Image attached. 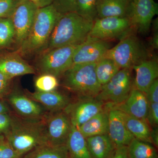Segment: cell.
I'll list each match as a JSON object with an SVG mask.
<instances>
[{
  "label": "cell",
  "mask_w": 158,
  "mask_h": 158,
  "mask_svg": "<svg viewBox=\"0 0 158 158\" xmlns=\"http://www.w3.org/2000/svg\"><path fill=\"white\" fill-rule=\"evenodd\" d=\"M11 123L5 134L6 141L21 157L37 146L47 144L44 120L21 118L11 114Z\"/></svg>",
  "instance_id": "6da1fadb"
},
{
  "label": "cell",
  "mask_w": 158,
  "mask_h": 158,
  "mask_svg": "<svg viewBox=\"0 0 158 158\" xmlns=\"http://www.w3.org/2000/svg\"><path fill=\"white\" fill-rule=\"evenodd\" d=\"M62 15L52 4L37 9L30 32L19 47L17 53L28 56L45 50L54 27Z\"/></svg>",
  "instance_id": "7a4b0ae2"
},
{
  "label": "cell",
  "mask_w": 158,
  "mask_h": 158,
  "mask_svg": "<svg viewBox=\"0 0 158 158\" xmlns=\"http://www.w3.org/2000/svg\"><path fill=\"white\" fill-rule=\"evenodd\" d=\"M93 22L75 12L62 15L54 27L45 50L81 44L89 35Z\"/></svg>",
  "instance_id": "3957f363"
},
{
  "label": "cell",
  "mask_w": 158,
  "mask_h": 158,
  "mask_svg": "<svg viewBox=\"0 0 158 158\" xmlns=\"http://www.w3.org/2000/svg\"><path fill=\"white\" fill-rule=\"evenodd\" d=\"M95 63L73 65L63 74L62 85L77 98H95L101 90L97 78Z\"/></svg>",
  "instance_id": "277c9868"
},
{
  "label": "cell",
  "mask_w": 158,
  "mask_h": 158,
  "mask_svg": "<svg viewBox=\"0 0 158 158\" xmlns=\"http://www.w3.org/2000/svg\"><path fill=\"white\" fill-rule=\"evenodd\" d=\"M104 57L113 60L121 69H132L135 65L152 57L144 43L131 32L110 49Z\"/></svg>",
  "instance_id": "5b68a950"
},
{
  "label": "cell",
  "mask_w": 158,
  "mask_h": 158,
  "mask_svg": "<svg viewBox=\"0 0 158 158\" xmlns=\"http://www.w3.org/2000/svg\"><path fill=\"white\" fill-rule=\"evenodd\" d=\"M78 45L66 46L47 50L41 53L36 63V69L41 74L61 77L73 65V57Z\"/></svg>",
  "instance_id": "8992f818"
},
{
  "label": "cell",
  "mask_w": 158,
  "mask_h": 158,
  "mask_svg": "<svg viewBox=\"0 0 158 158\" xmlns=\"http://www.w3.org/2000/svg\"><path fill=\"white\" fill-rule=\"evenodd\" d=\"M131 70L120 69L108 83L102 86L95 98L108 105L118 104L124 101L133 87Z\"/></svg>",
  "instance_id": "52a82bcc"
},
{
  "label": "cell",
  "mask_w": 158,
  "mask_h": 158,
  "mask_svg": "<svg viewBox=\"0 0 158 158\" xmlns=\"http://www.w3.org/2000/svg\"><path fill=\"white\" fill-rule=\"evenodd\" d=\"M158 5L154 0H131L127 11L133 30L147 35L154 17L158 14Z\"/></svg>",
  "instance_id": "ba28073f"
},
{
  "label": "cell",
  "mask_w": 158,
  "mask_h": 158,
  "mask_svg": "<svg viewBox=\"0 0 158 158\" xmlns=\"http://www.w3.org/2000/svg\"><path fill=\"white\" fill-rule=\"evenodd\" d=\"M133 30L127 17L97 18L94 21L89 35L110 41L118 38L120 40Z\"/></svg>",
  "instance_id": "9c48e42d"
},
{
  "label": "cell",
  "mask_w": 158,
  "mask_h": 158,
  "mask_svg": "<svg viewBox=\"0 0 158 158\" xmlns=\"http://www.w3.org/2000/svg\"><path fill=\"white\" fill-rule=\"evenodd\" d=\"M47 144L53 146L66 145L73 125L63 110L48 112L44 118Z\"/></svg>",
  "instance_id": "30bf717a"
},
{
  "label": "cell",
  "mask_w": 158,
  "mask_h": 158,
  "mask_svg": "<svg viewBox=\"0 0 158 158\" xmlns=\"http://www.w3.org/2000/svg\"><path fill=\"white\" fill-rule=\"evenodd\" d=\"M106 109V105L95 98H78L63 110L69 117L72 125L78 128Z\"/></svg>",
  "instance_id": "8fae6325"
},
{
  "label": "cell",
  "mask_w": 158,
  "mask_h": 158,
  "mask_svg": "<svg viewBox=\"0 0 158 158\" xmlns=\"http://www.w3.org/2000/svg\"><path fill=\"white\" fill-rule=\"evenodd\" d=\"M38 9L30 0H21L10 17L14 27L15 41L18 47L27 36Z\"/></svg>",
  "instance_id": "7c38bea8"
},
{
  "label": "cell",
  "mask_w": 158,
  "mask_h": 158,
  "mask_svg": "<svg viewBox=\"0 0 158 158\" xmlns=\"http://www.w3.org/2000/svg\"><path fill=\"white\" fill-rule=\"evenodd\" d=\"M110 42L88 35L77 46L73 57V65L96 63L111 48Z\"/></svg>",
  "instance_id": "4fadbf2b"
},
{
  "label": "cell",
  "mask_w": 158,
  "mask_h": 158,
  "mask_svg": "<svg viewBox=\"0 0 158 158\" xmlns=\"http://www.w3.org/2000/svg\"><path fill=\"white\" fill-rule=\"evenodd\" d=\"M8 95L7 99L15 114L21 118L42 119L47 113L48 111L41 105L20 90L14 88Z\"/></svg>",
  "instance_id": "5bb4252c"
},
{
  "label": "cell",
  "mask_w": 158,
  "mask_h": 158,
  "mask_svg": "<svg viewBox=\"0 0 158 158\" xmlns=\"http://www.w3.org/2000/svg\"><path fill=\"white\" fill-rule=\"evenodd\" d=\"M106 107L118 110L130 116L147 122L149 102L145 94L135 87H133L127 98L121 103L106 105Z\"/></svg>",
  "instance_id": "9a60e30c"
},
{
  "label": "cell",
  "mask_w": 158,
  "mask_h": 158,
  "mask_svg": "<svg viewBox=\"0 0 158 158\" xmlns=\"http://www.w3.org/2000/svg\"><path fill=\"white\" fill-rule=\"evenodd\" d=\"M106 108L109 116L108 135L116 148L128 146L135 137L126 127L119 111L112 108Z\"/></svg>",
  "instance_id": "2e32d148"
},
{
  "label": "cell",
  "mask_w": 158,
  "mask_h": 158,
  "mask_svg": "<svg viewBox=\"0 0 158 158\" xmlns=\"http://www.w3.org/2000/svg\"><path fill=\"white\" fill-rule=\"evenodd\" d=\"M135 72V87L145 94L150 86L158 77L157 59L151 57L133 67Z\"/></svg>",
  "instance_id": "e0dca14e"
},
{
  "label": "cell",
  "mask_w": 158,
  "mask_h": 158,
  "mask_svg": "<svg viewBox=\"0 0 158 158\" xmlns=\"http://www.w3.org/2000/svg\"><path fill=\"white\" fill-rule=\"evenodd\" d=\"M0 73L7 78L35 73V69L23 60L17 53L0 58Z\"/></svg>",
  "instance_id": "ac0fdd59"
},
{
  "label": "cell",
  "mask_w": 158,
  "mask_h": 158,
  "mask_svg": "<svg viewBox=\"0 0 158 158\" xmlns=\"http://www.w3.org/2000/svg\"><path fill=\"white\" fill-rule=\"evenodd\" d=\"M27 95L41 105L48 112L64 110L71 102L67 95L56 90L49 92H28Z\"/></svg>",
  "instance_id": "d6986e66"
},
{
  "label": "cell",
  "mask_w": 158,
  "mask_h": 158,
  "mask_svg": "<svg viewBox=\"0 0 158 158\" xmlns=\"http://www.w3.org/2000/svg\"><path fill=\"white\" fill-rule=\"evenodd\" d=\"M91 158H111L116 148L108 134L86 138Z\"/></svg>",
  "instance_id": "ffe728a7"
},
{
  "label": "cell",
  "mask_w": 158,
  "mask_h": 158,
  "mask_svg": "<svg viewBox=\"0 0 158 158\" xmlns=\"http://www.w3.org/2000/svg\"><path fill=\"white\" fill-rule=\"evenodd\" d=\"M109 128L108 110L106 108L78 128L85 138L106 135Z\"/></svg>",
  "instance_id": "44dd1931"
},
{
  "label": "cell",
  "mask_w": 158,
  "mask_h": 158,
  "mask_svg": "<svg viewBox=\"0 0 158 158\" xmlns=\"http://www.w3.org/2000/svg\"><path fill=\"white\" fill-rule=\"evenodd\" d=\"M68 158H91L86 138L73 126L66 143Z\"/></svg>",
  "instance_id": "7402d4cb"
},
{
  "label": "cell",
  "mask_w": 158,
  "mask_h": 158,
  "mask_svg": "<svg viewBox=\"0 0 158 158\" xmlns=\"http://www.w3.org/2000/svg\"><path fill=\"white\" fill-rule=\"evenodd\" d=\"M129 3L127 0H99L98 18L126 17Z\"/></svg>",
  "instance_id": "603a6c76"
},
{
  "label": "cell",
  "mask_w": 158,
  "mask_h": 158,
  "mask_svg": "<svg viewBox=\"0 0 158 158\" xmlns=\"http://www.w3.org/2000/svg\"><path fill=\"white\" fill-rule=\"evenodd\" d=\"M119 112L126 127L135 138L152 144L151 129L147 122L130 116L121 111Z\"/></svg>",
  "instance_id": "cb8c5ba5"
},
{
  "label": "cell",
  "mask_w": 158,
  "mask_h": 158,
  "mask_svg": "<svg viewBox=\"0 0 158 158\" xmlns=\"http://www.w3.org/2000/svg\"><path fill=\"white\" fill-rule=\"evenodd\" d=\"M21 158H68L66 145L53 146L44 144L37 146Z\"/></svg>",
  "instance_id": "d4e9b609"
},
{
  "label": "cell",
  "mask_w": 158,
  "mask_h": 158,
  "mask_svg": "<svg viewBox=\"0 0 158 158\" xmlns=\"http://www.w3.org/2000/svg\"><path fill=\"white\" fill-rule=\"evenodd\" d=\"M120 69L116 62L106 57H103L95 63L97 78L102 86L108 83Z\"/></svg>",
  "instance_id": "484cf974"
},
{
  "label": "cell",
  "mask_w": 158,
  "mask_h": 158,
  "mask_svg": "<svg viewBox=\"0 0 158 158\" xmlns=\"http://www.w3.org/2000/svg\"><path fill=\"white\" fill-rule=\"evenodd\" d=\"M129 158H158L156 148L135 138L127 146Z\"/></svg>",
  "instance_id": "4316f807"
},
{
  "label": "cell",
  "mask_w": 158,
  "mask_h": 158,
  "mask_svg": "<svg viewBox=\"0 0 158 158\" xmlns=\"http://www.w3.org/2000/svg\"><path fill=\"white\" fill-rule=\"evenodd\" d=\"M99 0H77L75 12L85 19L94 22L98 18Z\"/></svg>",
  "instance_id": "83f0119b"
},
{
  "label": "cell",
  "mask_w": 158,
  "mask_h": 158,
  "mask_svg": "<svg viewBox=\"0 0 158 158\" xmlns=\"http://www.w3.org/2000/svg\"><path fill=\"white\" fill-rule=\"evenodd\" d=\"M14 26L10 18L0 19V48L8 47L15 41Z\"/></svg>",
  "instance_id": "f1b7e54d"
},
{
  "label": "cell",
  "mask_w": 158,
  "mask_h": 158,
  "mask_svg": "<svg viewBox=\"0 0 158 158\" xmlns=\"http://www.w3.org/2000/svg\"><path fill=\"white\" fill-rule=\"evenodd\" d=\"M37 91L49 92L56 90L59 85L58 78L49 74H41L34 82Z\"/></svg>",
  "instance_id": "f546056e"
},
{
  "label": "cell",
  "mask_w": 158,
  "mask_h": 158,
  "mask_svg": "<svg viewBox=\"0 0 158 158\" xmlns=\"http://www.w3.org/2000/svg\"><path fill=\"white\" fill-rule=\"evenodd\" d=\"M77 0H54L52 6L56 11L63 15L75 12Z\"/></svg>",
  "instance_id": "4dcf8cb0"
},
{
  "label": "cell",
  "mask_w": 158,
  "mask_h": 158,
  "mask_svg": "<svg viewBox=\"0 0 158 158\" xmlns=\"http://www.w3.org/2000/svg\"><path fill=\"white\" fill-rule=\"evenodd\" d=\"M21 0H0V19L10 18Z\"/></svg>",
  "instance_id": "1f68e13d"
},
{
  "label": "cell",
  "mask_w": 158,
  "mask_h": 158,
  "mask_svg": "<svg viewBox=\"0 0 158 158\" xmlns=\"http://www.w3.org/2000/svg\"><path fill=\"white\" fill-rule=\"evenodd\" d=\"M0 158H21L7 141H0Z\"/></svg>",
  "instance_id": "d6a6232c"
},
{
  "label": "cell",
  "mask_w": 158,
  "mask_h": 158,
  "mask_svg": "<svg viewBox=\"0 0 158 158\" xmlns=\"http://www.w3.org/2000/svg\"><path fill=\"white\" fill-rule=\"evenodd\" d=\"M146 121L152 127H157L158 103H149Z\"/></svg>",
  "instance_id": "836d02e7"
},
{
  "label": "cell",
  "mask_w": 158,
  "mask_h": 158,
  "mask_svg": "<svg viewBox=\"0 0 158 158\" xmlns=\"http://www.w3.org/2000/svg\"><path fill=\"white\" fill-rule=\"evenodd\" d=\"M149 103H158V81L156 79L150 86L145 94Z\"/></svg>",
  "instance_id": "e575fe53"
},
{
  "label": "cell",
  "mask_w": 158,
  "mask_h": 158,
  "mask_svg": "<svg viewBox=\"0 0 158 158\" xmlns=\"http://www.w3.org/2000/svg\"><path fill=\"white\" fill-rule=\"evenodd\" d=\"M11 123L10 113H0V134H5L9 129Z\"/></svg>",
  "instance_id": "d590c367"
},
{
  "label": "cell",
  "mask_w": 158,
  "mask_h": 158,
  "mask_svg": "<svg viewBox=\"0 0 158 158\" xmlns=\"http://www.w3.org/2000/svg\"><path fill=\"white\" fill-rule=\"evenodd\" d=\"M11 80L0 73V98L8 94L11 91Z\"/></svg>",
  "instance_id": "8d00e7d4"
},
{
  "label": "cell",
  "mask_w": 158,
  "mask_h": 158,
  "mask_svg": "<svg viewBox=\"0 0 158 158\" xmlns=\"http://www.w3.org/2000/svg\"><path fill=\"white\" fill-rule=\"evenodd\" d=\"M152 26L153 34L150 40V45L153 48L157 49L158 48V18L152 21Z\"/></svg>",
  "instance_id": "74e56055"
},
{
  "label": "cell",
  "mask_w": 158,
  "mask_h": 158,
  "mask_svg": "<svg viewBox=\"0 0 158 158\" xmlns=\"http://www.w3.org/2000/svg\"><path fill=\"white\" fill-rule=\"evenodd\" d=\"M111 158H129L127 146H123L116 148L114 155Z\"/></svg>",
  "instance_id": "f35d334b"
},
{
  "label": "cell",
  "mask_w": 158,
  "mask_h": 158,
  "mask_svg": "<svg viewBox=\"0 0 158 158\" xmlns=\"http://www.w3.org/2000/svg\"><path fill=\"white\" fill-rule=\"evenodd\" d=\"M37 8H41L50 6L52 4L54 0H30Z\"/></svg>",
  "instance_id": "ab89813d"
},
{
  "label": "cell",
  "mask_w": 158,
  "mask_h": 158,
  "mask_svg": "<svg viewBox=\"0 0 158 158\" xmlns=\"http://www.w3.org/2000/svg\"><path fill=\"white\" fill-rule=\"evenodd\" d=\"M150 136L153 145L157 148L158 147V127L152 128V129L150 131Z\"/></svg>",
  "instance_id": "60d3db41"
},
{
  "label": "cell",
  "mask_w": 158,
  "mask_h": 158,
  "mask_svg": "<svg viewBox=\"0 0 158 158\" xmlns=\"http://www.w3.org/2000/svg\"><path fill=\"white\" fill-rule=\"evenodd\" d=\"M10 113V110L4 102L0 100V113Z\"/></svg>",
  "instance_id": "b9f144b4"
},
{
  "label": "cell",
  "mask_w": 158,
  "mask_h": 158,
  "mask_svg": "<svg viewBox=\"0 0 158 158\" xmlns=\"http://www.w3.org/2000/svg\"><path fill=\"white\" fill-rule=\"evenodd\" d=\"M4 138H5V137L2 134H0V141L4 140Z\"/></svg>",
  "instance_id": "7bdbcfd3"
},
{
  "label": "cell",
  "mask_w": 158,
  "mask_h": 158,
  "mask_svg": "<svg viewBox=\"0 0 158 158\" xmlns=\"http://www.w3.org/2000/svg\"><path fill=\"white\" fill-rule=\"evenodd\" d=\"M128 1V2H130V1H131V0H127Z\"/></svg>",
  "instance_id": "ee69618b"
}]
</instances>
